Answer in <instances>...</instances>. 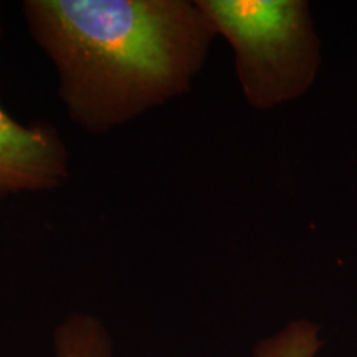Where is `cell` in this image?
Here are the masks:
<instances>
[{
  "mask_svg": "<svg viewBox=\"0 0 357 357\" xmlns=\"http://www.w3.org/2000/svg\"><path fill=\"white\" fill-rule=\"evenodd\" d=\"M70 121L106 134L185 95L217 33L197 0H25Z\"/></svg>",
  "mask_w": 357,
  "mask_h": 357,
  "instance_id": "6da1fadb",
  "label": "cell"
},
{
  "mask_svg": "<svg viewBox=\"0 0 357 357\" xmlns=\"http://www.w3.org/2000/svg\"><path fill=\"white\" fill-rule=\"evenodd\" d=\"M230 45L245 100L257 109L298 100L314 83L319 40L306 0H197Z\"/></svg>",
  "mask_w": 357,
  "mask_h": 357,
  "instance_id": "7a4b0ae2",
  "label": "cell"
},
{
  "mask_svg": "<svg viewBox=\"0 0 357 357\" xmlns=\"http://www.w3.org/2000/svg\"><path fill=\"white\" fill-rule=\"evenodd\" d=\"M68 177V147L58 129L48 123L17 121L0 105V202L53 192Z\"/></svg>",
  "mask_w": 357,
  "mask_h": 357,
  "instance_id": "3957f363",
  "label": "cell"
},
{
  "mask_svg": "<svg viewBox=\"0 0 357 357\" xmlns=\"http://www.w3.org/2000/svg\"><path fill=\"white\" fill-rule=\"evenodd\" d=\"M55 357H113V339L95 314L71 311L53 333Z\"/></svg>",
  "mask_w": 357,
  "mask_h": 357,
  "instance_id": "277c9868",
  "label": "cell"
},
{
  "mask_svg": "<svg viewBox=\"0 0 357 357\" xmlns=\"http://www.w3.org/2000/svg\"><path fill=\"white\" fill-rule=\"evenodd\" d=\"M270 357H312L311 352H307L305 349H298V347H289V349H283L275 352L273 356Z\"/></svg>",
  "mask_w": 357,
  "mask_h": 357,
  "instance_id": "5b68a950",
  "label": "cell"
}]
</instances>
